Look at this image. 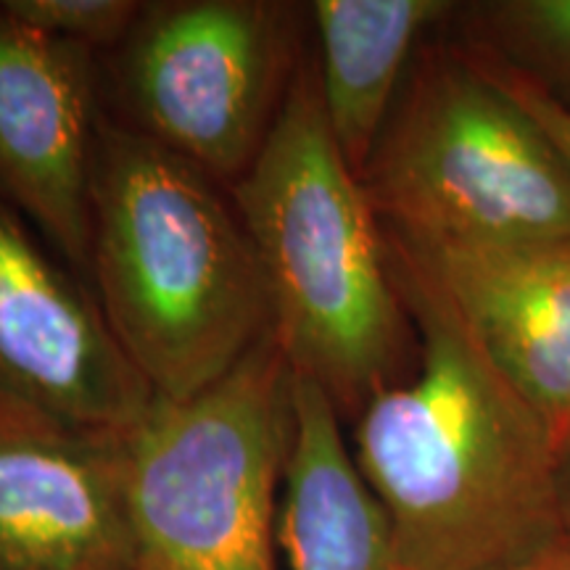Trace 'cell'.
Masks as SVG:
<instances>
[{"label": "cell", "mask_w": 570, "mask_h": 570, "mask_svg": "<svg viewBox=\"0 0 570 570\" xmlns=\"http://www.w3.org/2000/svg\"><path fill=\"white\" fill-rule=\"evenodd\" d=\"M479 59H481V56H479ZM483 63H487V67L494 71L499 80L508 85V88L512 90V96H515L518 101L523 104V109L529 111L533 119H537V122L541 125V130L550 135L554 146L560 148L562 156H566L568 164H570V117H568V114H562L560 109H554L552 104H547L537 90L529 88V85L518 82L515 77H510V75H504V71L494 69L489 61H483Z\"/></svg>", "instance_id": "obj_15"}, {"label": "cell", "mask_w": 570, "mask_h": 570, "mask_svg": "<svg viewBox=\"0 0 570 570\" xmlns=\"http://www.w3.org/2000/svg\"><path fill=\"white\" fill-rule=\"evenodd\" d=\"M125 433L0 420V570H135Z\"/></svg>", "instance_id": "obj_9"}, {"label": "cell", "mask_w": 570, "mask_h": 570, "mask_svg": "<svg viewBox=\"0 0 570 570\" xmlns=\"http://www.w3.org/2000/svg\"><path fill=\"white\" fill-rule=\"evenodd\" d=\"M383 238L420 356L410 381L362 410L348 446L386 512L399 568L529 566L566 539L558 436L423 256L386 227Z\"/></svg>", "instance_id": "obj_1"}, {"label": "cell", "mask_w": 570, "mask_h": 570, "mask_svg": "<svg viewBox=\"0 0 570 570\" xmlns=\"http://www.w3.org/2000/svg\"><path fill=\"white\" fill-rule=\"evenodd\" d=\"M154 396L90 285L0 198V420L125 431Z\"/></svg>", "instance_id": "obj_7"}, {"label": "cell", "mask_w": 570, "mask_h": 570, "mask_svg": "<svg viewBox=\"0 0 570 570\" xmlns=\"http://www.w3.org/2000/svg\"><path fill=\"white\" fill-rule=\"evenodd\" d=\"M309 6L161 0L114 48L125 127L230 190L262 154L306 59Z\"/></svg>", "instance_id": "obj_6"}, {"label": "cell", "mask_w": 570, "mask_h": 570, "mask_svg": "<svg viewBox=\"0 0 570 570\" xmlns=\"http://www.w3.org/2000/svg\"><path fill=\"white\" fill-rule=\"evenodd\" d=\"M410 246L560 441L570 425V235L499 248Z\"/></svg>", "instance_id": "obj_10"}, {"label": "cell", "mask_w": 570, "mask_h": 570, "mask_svg": "<svg viewBox=\"0 0 570 570\" xmlns=\"http://www.w3.org/2000/svg\"><path fill=\"white\" fill-rule=\"evenodd\" d=\"M294 386L269 331L209 389L154 396L125 433L135 570H281Z\"/></svg>", "instance_id": "obj_5"}, {"label": "cell", "mask_w": 570, "mask_h": 570, "mask_svg": "<svg viewBox=\"0 0 570 570\" xmlns=\"http://www.w3.org/2000/svg\"><path fill=\"white\" fill-rule=\"evenodd\" d=\"M230 202L259 259L277 346L352 425L377 394L410 381L420 346L383 227L327 125L315 56Z\"/></svg>", "instance_id": "obj_2"}, {"label": "cell", "mask_w": 570, "mask_h": 570, "mask_svg": "<svg viewBox=\"0 0 570 570\" xmlns=\"http://www.w3.org/2000/svg\"><path fill=\"white\" fill-rule=\"evenodd\" d=\"M3 9L48 38L88 48L114 51L138 21V0H0Z\"/></svg>", "instance_id": "obj_14"}, {"label": "cell", "mask_w": 570, "mask_h": 570, "mask_svg": "<svg viewBox=\"0 0 570 570\" xmlns=\"http://www.w3.org/2000/svg\"><path fill=\"white\" fill-rule=\"evenodd\" d=\"M444 30L570 117V0L458 3Z\"/></svg>", "instance_id": "obj_13"}, {"label": "cell", "mask_w": 570, "mask_h": 570, "mask_svg": "<svg viewBox=\"0 0 570 570\" xmlns=\"http://www.w3.org/2000/svg\"><path fill=\"white\" fill-rule=\"evenodd\" d=\"M223 185L101 119L90 185V285L156 396L225 377L273 327L265 277Z\"/></svg>", "instance_id": "obj_3"}, {"label": "cell", "mask_w": 570, "mask_h": 570, "mask_svg": "<svg viewBox=\"0 0 570 570\" xmlns=\"http://www.w3.org/2000/svg\"><path fill=\"white\" fill-rule=\"evenodd\" d=\"M317 80L325 117L352 173L362 177L423 42L454 0H315Z\"/></svg>", "instance_id": "obj_12"}, {"label": "cell", "mask_w": 570, "mask_h": 570, "mask_svg": "<svg viewBox=\"0 0 570 570\" xmlns=\"http://www.w3.org/2000/svg\"><path fill=\"white\" fill-rule=\"evenodd\" d=\"M558 502L566 537H570V425L558 441Z\"/></svg>", "instance_id": "obj_16"}, {"label": "cell", "mask_w": 570, "mask_h": 570, "mask_svg": "<svg viewBox=\"0 0 570 570\" xmlns=\"http://www.w3.org/2000/svg\"><path fill=\"white\" fill-rule=\"evenodd\" d=\"M377 223L420 248L570 235V164L444 27L423 42L360 177Z\"/></svg>", "instance_id": "obj_4"}, {"label": "cell", "mask_w": 570, "mask_h": 570, "mask_svg": "<svg viewBox=\"0 0 570 570\" xmlns=\"http://www.w3.org/2000/svg\"><path fill=\"white\" fill-rule=\"evenodd\" d=\"M98 127L96 53L0 3V198L88 281Z\"/></svg>", "instance_id": "obj_8"}, {"label": "cell", "mask_w": 570, "mask_h": 570, "mask_svg": "<svg viewBox=\"0 0 570 570\" xmlns=\"http://www.w3.org/2000/svg\"><path fill=\"white\" fill-rule=\"evenodd\" d=\"M277 544L288 570H402L389 518L354 465L344 423L323 389L296 375Z\"/></svg>", "instance_id": "obj_11"}, {"label": "cell", "mask_w": 570, "mask_h": 570, "mask_svg": "<svg viewBox=\"0 0 570 570\" xmlns=\"http://www.w3.org/2000/svg\"><path fill=\"white\" fill-rule=\"evenodd\" d=\"M515 570H570V537L562 539L560 544L552 547L547 554H541L539 560Z\"/></svg>", "instance_id": "obj_17"}]
</instances>
